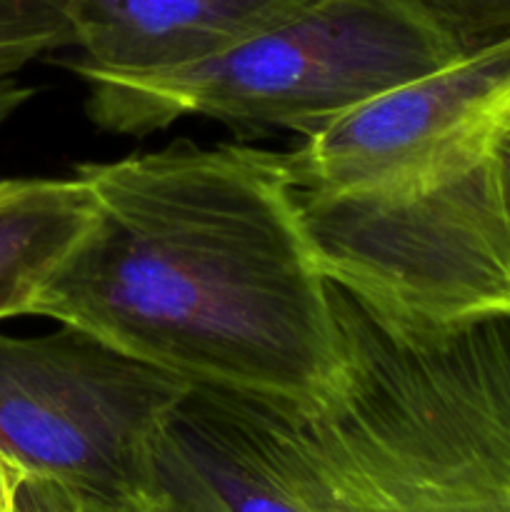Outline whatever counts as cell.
<instances>
[{
  "label": "cell",
  "mask_w": 510,
  "mask_h": 512,
  "mask_svg": "<svg viewBox=\"0 0 510 512\" xmlns=\"http://www.w3.org/2000/svg\"><path fill=\"white\" fill-rule=\"evenodd\" d=\"M75 175L90 220L33 315L193 388L308 403L330 383L333 285L285 153L178 140Z\"/></svg>",
  "instance_id": "cell-1"
},
{
  "label": "cell",
  "mask_w": 510,
  "mask_h": 512,
  "mask_svg": "<svg viewBox=\"0 0 510 512\" xmlns=\"http://www.w3.org/2000/svg\"><path fill=\"white\" fill-rule=\"evenodd\" d=\"M333 305L338 368L313 400L240 395L288 493L308 512H510V318L410 330L335 285Z\"/></svg>",
  "instance_id": "cell-2"
},
{
  "label": "cell",
  "mask_w": 510,
  "mask_h": 512,
  "mask_svg": "<svg viewBox=\"0 0 510 512\" xmlns=\"http://www.w3.org/2000/svg\"><path fill=\"white\" fill-rule=\"evenodd\" d=\"M458 55L463 53L410 0H308L178 68H68L88 85L90 120L108 133L143 138L183 118H210L308 138Z\"/></svg>",
  "instance_id": "cell-3"
},
{
  "label": "cell",
  "mask_w": 510,
  "mask_h": 512,
  "mask_svg": "<svg viewBox=\"0 0 510 512\" xmlns=\"http://www.w3.org/2000/svg\"><path fill=\"white\" fill-rule=\"evenodd\" d=\"M190 388L70 325L0 335V455L113 498L140 485L150 438Z\"/></svg>",
  "instance_id": "cell-4"
},
{
  "label": "cell",
  "mask_w": 510,
  "mask_h": 512,
  "mask_svg": "<svg viewBox=\"0 0 510 512\" xmlns=\"http://www.w3.org/2000/svg\"><path fill=\"white\" fill-rule=\"evenodd\" d=\"M510 123V35L340 115L285 153L298 195L400 200L483 163Z\"/></svg>",
  "instance_id": "cell-5"
},
{
  "label": "cell",
  "mask_w": 510,
  "mask_h": 512,
  "mask_svg": "<svg viewBox=\"0 0 510 512\" xmlns=\"http://www.w3.org/2000/svg\"><path fill=\"white\" fill-rule=\"evenodd\" d=\"M173 512H308L253 433L243 398L190 388L145 450L143 480Z\"/></svg>",
  "instance_id": "cell-6"
},
{
  "label": "cell",
  "mask_w": 510,
  "mask_h": 512,
  "mask_svg": "<svg viewBox=\"0 0 510 512\" xmlns=\"http://www.w3.org/2000/svg\"><path fill=\"white\" fill-rule=\"evenodd\" d=\"M68 25L73 60L105 73L193 63L285 18L308 0H45Z\"/></svg>",
  "instance_id": "cell-7"
},
{
  "label": "cell",
  "mask_w": 510,
  "mask_h": 512,
  "mask_svg": "<svg viewBox=\"0 0 510 512\" xmlns=\"http://www.w3.org/2000/svg\"><path fill=\"white\" fill-rule=\"evenodd\" d=\"M88 220L90 193L80 175L0 180V320L33 315Z\"/></svg>",
  "instance_id": "cell-8"
},
{
  "label": "cell",
  "mask_w": 510,
  "mask_h": 512,
  "mask_svg": "<svg viewBox=\"0 0 510 512\" xmlns=\"http://www.w3.org/2000/svg\"><path fill=\"white\" fill-rule=\"evenodd\" d=\"M63 48H73V38L45 0H0V75Z\"/></svg>",
  "instance_id": "cell-9"
},
{
  "label": "cell",
  "mask_w": 510,
  "mask_h": 512,
  "mask_svg": "<svg viewBox=\"0 0 510 512\" xmlns=\"http://www.w3.org/2000/svg\"><path fill=\"white\" fill-rule=\"evenodd\" d=\"M458 53L510 35V0H410Z\"/></svg>",
  "instance_id": "cell-10"
},
{
  "label": "cell",
  "mask_w": 510,
  "mask_h": 512,
  "mask_svg": "<svg viewBox=\"0 0 510 512\" xmlns=\"http://www.w3.org/2000/svg\"><path fill=\"white\" fill-rule=\"evenodd\" d=\"M18 512H110V498L25 473L18 490Z\"/></svg>",
  "instance_id": "cell-11"
},
{
  "label": "cell",
  "mask_w": 510,
  "mask_h": 512,
  "mask_svg": "<svg viewBox=\"0 0 510 512\" xmlns=\"http://www.w3.org/2000/svg\"><path fill=\"white\" fill-rule=\"evenodd\" d=\"M488 180L495 215H498V223L503 228L505 248H508L510 255V123L505 125L503 133L495 140L493 150H490Z\"/></svg>",
  "instance_id": "cell-12"
},
{
  "label": "cell",
  "mask_w": 510,
  "mask_h": 512,
  "mask_svg": "<svg viewBox=\"0 0 510 512\" xmlns=\"http://www.w3.org/2000/svg\"><path fill=\"white\" fill-rule=\"evenodd\" d=\"M110 512H173L143 483L110 498Z\"/></svg>",
  "instance_id": "cell-13"
}]
</instances>
